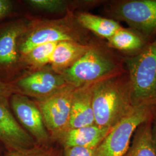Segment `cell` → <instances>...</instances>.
Here are the masks:
<instances>
[{"label": "cell", "mask_w": 156, "mask_h": 156, "mask_svg": "<svg viewBox=\"0 0 156 156\" xmlns=\"http://www.w3.org/2000/svg\"><path fill=\"white\" fill-rule=\"evenodd\" d=\"M128 74L104 79L93 87L95 124L111 129L134 108Z\"/></svg>", "instance_id": "cell-1"}, {"label": "cell", "mask_w": 156, "mask_h": 156, "mask_svg": "<svg viewBox=\"0 0 156 156\" xmlns=\"http://www.w3.org/2000/svg\"><path fill=\"white\" fill-rule=\"evenodd\" d=\"M134 106H156V39L126 61Z\"/></svg>", "instance_id": "cell-2"}, {"label": "cell", "mask_w": 156, "mask_h": 156, "mask_svg": "<svg viewBox=\"0 0 156 156\" xmlns=\"http://www.w3.org/2000/svg\"><path fill=\"white\" fill-rule=\"evenodd\" d=\"M67 83L75 87L95 83L123 73L119 62L100 49H89L71 67L60 72Z\"/></svg>", "instance_id": "cell-3"}, {"label": "cell", "mask_w": 156, "mask_h": 156, "mask_svg": "<svg viewBox=\"0 0 156 156\" xmlns=\"http://www.w3.org/2000/svg\"><path fill=\"white\" fill-rule=\"evenodd\" d=\"M156 108L151 105L134 106L111 129L98 147L97 156H125L135 131L141 124L153 118Z\"/></svg>", "instance_id": "cell-4"}, {"label": "cell", "mask_w": 156, "mask_h": 156, "mask_svg": "<svg viewBox=\"0 0 156 156\" xmlns=\"http://www.w3.org/2000/svg\"><path fill=\"white\" fill-rule=\"evenodd\" d=\"M109 11L115 19L127 23L143 37L156 33V0L116 1Z\"/></svg>", "instance_id": "cell-5"}, {"label": "cell", "mask_w": 156, "mask_h": 156, "mask_svg": "<svg viewBox=\"0 0 156 156\" xmlns=\"http://www.w3.org/2000/svg\"><path fill=\"white\" fill-rule=\"evenodd\" d=\"M78 37L76 30L68 20L39 22L28 26L19 41L18 49L22 56L37 46L62 41L79 42Z\"/></svg>", "instance_id": "cell-6"}, {"label": "cell", "mask_w": 156, "mask_h": 156, "mask_svg": "<svg viewBox=\"0 0 156 156\" xmlns=\"http://www.w3.org/2000/svg\"><path fill=\"white\" fill-rule=\"evenodd\" d=\"M75 88L72 84H68L48 97L35 101L45 127L50 136L55 139L68 129L72 96Z\"/></svg>", "instance_id": "cell-7"}, {"label": "cell", "mask_w": 156, "mask_h": 156, "mask_svg": "<svg viewBox=\"0 0 156 156\" xmlns=\"http://www.w3.org/2000/svg\"><path fill=\"white\" fill-rule=\"evenodd\" d=\"M28 25L20 20L0 25V81L9 83V79L21 64L18 49L19 41Z\"/></svg>", "instance_id": "cell-8"}, {"label": "cell", "mask_w": 156, "mask_h": 156, "mask_svg": "<svg viewBox=\"0 0 156 156\" xmlns=\"http://www.w3.org/2000/svg\"><path fill=\"white\" fill-rule=\"evenodd\" d=\"M9 104L23 128L41 145L48 144L50 135L45 127L43 118L35 101L20 93L12 95Z\"/></svg>", "instance_id": "cell-9"}, {"label": "cell", "mask_w": 156, "mask_h": 156, "mask_svg": "<svg viewBox=\"0 0 156 156\" xmlns=\"http://www.w3.org/2000/svg\"><path fill=\"white\" fill-rule=\"evenodd\" d=\"M11 83L19 93L33 97L36 100L48 97L69 84L60 73L53 70H39Z\"/></svg>", "instance_id": "cell-10"}, {"label": "cell", "mask_w": 156, "mask_h": 156, "mask_svg": "<svg viewBox=\"0 0 156 156\" xmlns=\"http://www.w3.org/2000/svg\"><path fill=\"white\" fill-rule=\"evenodd\" d=\"M8 104V102L0 99V142L8 151L37 146L36 141L17 121Z\"/></svg>", "instance_id": "cell-11"}, {"label": "cell", "mask_w": 156, "mask_h": 156, "mask_svg": "<svg viewBox=\"0 0 156 156\" xmlns=\"http://www.w3.org/2000/svg\"><path fill=\"white\" fill-rule=\"evenodd\" d=\"M94 84L76 87L74 90L68 129L80 128L95 124L93 108Z\"/></svg>", "instance_id": "cell-12"}, {"label": "cell", "mask_w": 156, "mask_h": 156, "mask_svg": "<svg viewBox=\"0 0 156 156\" xmlns=\"http://www.w3.org/2000/svg\"><path fill=\"white\" fill-rule=\"evenodd\" d=\"M110 128H102L95 124L83 127L67 129L56 140L64 148L69 147H98L110 131Z\"/></svg>", "instance_id": "cell-13"}, {"label": "cell", "mask_w": 156, "mask_h": 156, "mask_svg": "<svg viewBox=\"0 0 156 156\" xmlns=\"http://www.w3.org/2000/svg\"><path fill=\"white\" fill-rule=\"evenodd\" d=\"M90 46L76 41L58 42L50 60L53 70L60 73L71 67L87 51Z\"/></svg>", "instance_id": "cell-14"}, {"label": "cell", "mask_w": 156, "mask_h": 156, "mask_svg": "<svg viewBox=\"0 0 156 156\" xmlns=\"http://www.w3.org/2000/svg\"><path fill=\"white\" fill-rule=\"evenodd\" d=\"M76 21L83 28L106 39L111 38L122 27L119 23L113 19L85 12L78 13L76 15Z\"/></svg>", "instance_id": "cell-15"}, {"label": "cell", "mask_w": 156, "mask_h": 156, "mask_svg": "<svg viewBox=\"0 0 156 156\" xmlns=\"http://www.w3.org/2000/svg\"><path fill=\"white\" fill-rule=\"evenodd\" d=\"M153 119L143 123L136 129L132 144L124 156H156L152 135Z\"/></svg>", "instance_id": "cell-16"}, {"label": "cell", "mask_w": 156, "mask_h": 156, "mask_svg": "<svg viewBox=\"0 0 156 156\" xmlns=\"http://www.w3.org/2000/svg\"><path fill=\"white\" fill-rule=\"evenodd\" d=\"M107 40L109 47L124 52H139L146 45L142 35L123 27Z\"/></svg>", "instance_id": "cell-17"}, {"label": "cell", "mask_w": 156, "mask_h": 156, "mask_svg": "<svg viewBox=\"0 0 156 156\" xmlns=\"http://www.w3.org/2000/svg\"><path fill=\"white\" fill-rule=\"evenodd\" d=\"M58 42L40 45L20 56L21 64L34 68H39L50 63L53 51Z\"/></svg>", "instance_id": "cell-18"}, {"label": "cell", "mask_w": 156, "mask_h": 156, "mask_svg": "<svg viewBox=\"0 0 156 156\" xmlns=\"http://www.w3.org/2000/svg\"><path fill=\"white\" fill-rule=\"evenodd\" d=\"M26 2L36 9L51 13L65 11L69 5L68 1L63 0H28Z\"/></svg>", "instance_id": "cell-19"}, {"label": "cell", "mask_w": 156, "mask_h": 156, "mask_svg": "<svg viewBox=\"0 0 156 156\" xmlns=\"http://www.w3.org/2000/svg\"><path fill=\"white\" fill-rule=\"evenodd\" d=\"M5 156H53V151L37 146L27 150L8 151Z\"/></svg>", "instance_id": "cell-20"}, {"label": "cell", "mask_w": 156, "mask_h": 156, "mask_svg": "<svg viewBox=\"0 0 156 156\" xmlns=\"http://www.w3.org/2000/svg\"><path fill=\"white\" fill-rule=\"evenodd\" d=\"M98 147H66L64 148L63 156H97Z\"/></svg>", "instance_id": "cell-21"}, {"label": "cell", "mask_w": 156, "mask_h": 156, "mask_svg": "<svg viewBox=\"0 0 156 156\" xmlns=\"http://www.w3.org/2000/svg\"><path fill=\"white\" fill-rule=\"evenodd\" d=\"M15 93H19L18 91L11 83L0 81V99L9 102L11 97Z\"/></svg>", "instance_id": "cell-22"}, {"label": "cell", "mask_w": 156, "mask_h": 156, "mask_svg": "<svg viewBox=\"0 0 156 156\" xmlns=\"http://www.w3.org/2000/svg\"><path fill=\"white\" fill-rule=\"evenodd\" d=\"M14 7L13 1L10 0H0V21L12 15Z\"/></svg>", "instance_id": "cell-23"}, {"label": "cell", "mask_w": 156, "mask_h": 156, "mask_svg": "<svg viewBox=\"0 0 156 156\" xmlns=\"http://www.w3.org/2000/svg\"><path fill=\"white\" fill-rule=\"evenodd\" d=\"M153 119L154 120L152 122V135L156 151V116H155V118L153 117Z\"/></svg>", "instance_id": "cell-24"}]
</instances>
